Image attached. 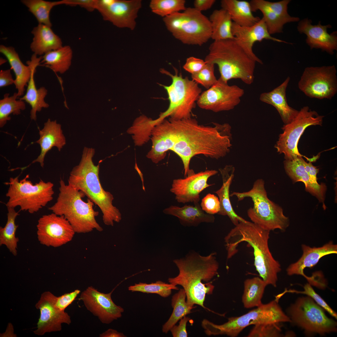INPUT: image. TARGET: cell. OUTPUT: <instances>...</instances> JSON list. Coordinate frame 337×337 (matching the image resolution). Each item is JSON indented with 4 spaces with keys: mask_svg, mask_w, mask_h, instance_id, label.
Instances as JSON below:
<instances>
[{
    "mask_svg": "<svg viewBox=\"0 0 337 337\" xmlns=\"http://www.w3.org/2000/svg\"><path fill=\"white\" fill-rule=\"evenodd\" d=\"M172 119L175 140L171 150L181 159L184 177L190 169V162L194 156L202 154L217 159L230 152L232 146V134L229 124L213 122L212 125H205L199 124L192 117Z\"/></svg>",
    "mask_w": 337,
    "mask_h": 337,
    "instance_id": "obj_1",
    "label": "cell"
},
{
    "mask_svg": "<svg viewBox=\"0 0 337 337\" xmlns=\"http://www.w3.org/2000/svg\"><path fill=\"white\" fill-rule=\"evenodd\" d=\"M173 262L179 273L174 277L168 278L169 283L183 287L188 304L193 306L198 305L210 311L204 303L206 295L213 293L215 286L211 281L218 274L219 264L216 253L203 256L192 252Z\"/></svg>",
    "mask_w": 337,
    "mask_h": 337,
    "instance_id": "obj_2",
    "label": "cell"
},
{
    "mask_svg": "<svg viewBox=\"0 0 337 337\" xmlns=\"http://www.w3.org/2000/svg\"><path fill=\"white\" fill-rule=\"evenodd\" d=\"M235 226L224 238L227 259L231 258L237 253L239 244L247 242L253 249L254 265L259 276L267 285L276 287L278 274L281 268L269 248L270 231L247 220Z\"/></svg>",
    "mask_w": 337,
    "mask_h": 337,
    "instance_id": "obj_3",
    "label": "cell"
},
{
    "mask_svg": "<svg viewBox=\"0 0 337 337\" xmlns=\"http://www.w3.org/2000/svg\"><path fill=\"white\" fill-rule=\"evenodd\" d=\"M95 153L94 149L84 147L80 163L70 173L68 184L81 191L98 206L105 225L113 226L114 222H119L121 220V214L113 204V195L102 186L99 175L100 164L95 165L92 160Z\"/></svg>",
    "mask_w": 337,
    "mask_h": 337,
    "instance_id": "obj_4",
    "label": "cell"
},
{
    "mask_svg": "<svg viewBox=\"0 0 337 337\" xmlns=\"http://www.w3.org/2000/svg\"><path fill=\"white\" fill-rule=\"evenodd\" d=\"M208 49L205 61L217 66L222 80L238 79L247 85L253 83L256 62L234 39L214 41Z\"/></svg>",
    "mask_w": 337,
    "mask_h": 337,
    "instance_id": "obj_5",
    "label": "cell"
},
{
    "mask_svg": "<svg viewBox=\"0 0 337 337\" xmlns=\"http://www.w3.org/2000/svg\"><path fill=\"white\" fill-rule=\"evenodd\" d=\"M59 193L56 203L48 209L58 215H62L69 222L75 232L86 233L94 229L102 231L103 228L97 222L99 212L93 208L94 203L85 196L69 184H66L61 179Z\"/></svg>",
    "mask_w": 337,
    "mask_h": 337,
    "instance_id": "obj_6",
    "label": "cell"
},
{
    "mask_svg": "<svg viewBox=\"0 0 337 337\" xmlns=\"http://www.w3.org/2000/svg\"><path fill=\"white\" fill-rule=\"evenodd\" d=\"M277 300L276 299L269 303L262 304L240 316L230 317L227 322L222 325H216L204 319L202 321V326L208 335H225L235 337L250 325L291 322Z\"/></svg>",
    "mask_w": 337,
    "mask_h": 337,
    "instance_id": "obj_7",
    "label": "cell"
},
{
    "mask_svg": "<svg viewBox=\"0 0 337 337\" xmlns=\"http://www.w3.org/2000/svg\"><path fill=\"white\" fill-rule=\"evenodd\" d=\"M261 179L256 180L251 189L247 192H233L230 196H236L238 201L247 197L253 203L252 207L247 211V215L252 222L267 231L279 229L284 231L290 224L289 218L285 216L282 208L268 198Z\"/></svg>",
    "mask_w": 337,
    "mask_h": 337,
    "instance_id": "obj_8",
    "label": "cell"
},
{
    "mask_svg": "<svg viewBox=\"0 0 337 337\" xmlns=\"http://www.w3.org/2000/svg\"><path fill=\"white\" fill-rule=\"evenodd\" d=\"M174 69V75L164 69L160 70L171 78L172 83L169 85H162L167 92L169 104L167 109L153 120L155 125L168 117L174 120L192 117V110L202 92L197 83L188 77H183L180 73L178 74L175 68Z\"/></svg>",
    "mask_w": 337,
    "mask_h": 337,
    "instance_id": "obj_9",
    "label": "cell"
},
{
    "mask_svg": "<svg viewBox=\"0 0 337 337\" xmlns=\"http://www.w3.org/2000/svg\"><path fill=\"white\" fill-rule=\"evenodd\" d=\"M167 30L182 43L201 46L211 38L209 18L194 7H188L163 18Z\"/></svg>",
    "mask_w": 337,
    "mask_h": 337,
    "instance_id": "obj_10",
    "label": "cell"
},
{
    "mask_svg": "<svg viewBox=\"0 0 337 337\" xmlns=\"http://www.w3.org/2000/svg\"><path fill=\"white\" fill-rule=\"evenodd\" d=\"M29 175L19 181V176L10 178L6 183L9 187L6 196L9 200L7 207L19 206L21 210L33 213L45 206L53 198V184L40 180L35 184L28 180Z\"/></svg>",
    "mask_w": 337,
    "mask_h": 337,
    "instance_id": "obj_11",
    "label": "cell"
},
{
    "mask_svg": "<svg viewBox=\"0 0 337 337\" xmlns=\"http://www.w3.org/2000/svg\"><path fill=\"white\" fill-rule=\"evenodd\" d=\"M324 309L309 296L298 299L288 310L291 322L306 332L324 335L337 331V323L325 315Z\"/></svg>",
    "mask_w": 337,
    "mask_h": 337,
    "instance_id": "obj_12",
    "label": "cell"
},
{
    "mask_svg": "<svg viewBox=\"0 0 337 337\" xmlns=\"http://www.w3.org/2000/svg\"><path fill=\"white\" fill-rule=\"evenodd\" d=\"M324 116L319 115L308 106H305L299 111L296 116L290 123L282 127L283 132L280 134L275 146L277 152L283 154L285 160H291L303 156L299 152L298 144L305 129L311 125H321Z\"/></svg>",
    "mask_w": 337,
    "mask_h": 337,
    "instance_id": "obj_13",
    "label": "cell"
},
{
    "mask_svg": "<svg viewBox=\"0 0 337 337\" xmlns=\"http://www.w3.org/2000/svg\"><path fill=\"white\" fill-rule=\"evenodd\" d=\"M336 72L333 65L307 67L298 82V87L310 98L331 99L337 92Z\"/></svg>",
    "mask_w": 337,
    "mask_h": 337,
    "instance_id": "obj_14",
    "label": "cell"
},
{
    "mask_svg": "<svg viewBox=\"0 0 337 337\" xmlns=\"http://www.w3.org/2000/svg\"><path fill=\"white\" fill-rule=\"evenodd\" d=\"M244 94L238 86L230 85L220 78L213 85L201 94L196 104L203 109L215 112L233 109Z\"/></svg>",
    "mask_w": 337,
    "mask_h": 337,
    "instance_id": "obj_15",
    "label": "cell"
},
{
    "mask_svg": "<svg viewBox=\"0 0 337 337\" xmlns=\"http://www.w3.org/2000/svg\"><path fill=\"white\" fill-rule=\"evenodd\" d=\"M142 5L141 0H96V10L104 20L118 27L133 30Z\"/></svg>",
    "mask_w": 337,
    "mask_h": 337,
    "instance_id": "obj_16",
    "label": "cell"
},
{
    "mask_svg": "<svg viewBox=\"0 0 337 337\" xmlns=\"http://www.w3.org/2000/svg\"><path fill=\"white\" fill-rule=\"evenodd\" d=\"M37 227L39 241L48 247H57L65 244L72 240L76 233L63 216L53 212L41 217Z\"/></svg>",
    "mask_w": 337,
    "mask_h": 337,
    "instance_id": "obj_17",
    "label": "cell"
},
{
    "mask_svg": "<svg viewBox=\"0 0 337 337\" xmlns=\"http://www.w3.org/2000/svg\"><path fill=\"white\" fill-rule=\"evenodd\" d=\"M217 173L215 170H207L195 173L190 169L184 178L173 180L170 191L179 203L199 202L201 193L214 184L208 183V179Z\"/></svg>",
    "mask_w": 337,
    "mask_h": 337,
    "instance_id": "obj_18",
    "label": "cell"
},
{
    "mask_svg": "<svg viewBox=\"0 0 337 337\" xmlns=\"http://www.w3.org/2000/svg\"><path fill=\"white\" fill-rule=\"evenodd\" d=\"M113 291L102 293L92 286H89L82 292L79 299L86 309L101 323L108 324L120 318L124 311L123 308L116 305L112 300Z\"/></svg>",
    "mask_w": 337,
    "mask_h": 337,
    "instance_id": "obj_19",
    "label": "cell"
},
{
    "mask_svg": "<svg viewBox=\"0 0 337 337\" xmlns=\"http://www.w3.org/2000/svg\"><path fill=\"white\" fill-rule=\"evenodd\" d=\"M290 0L271 2L264 0H252L250 2L252 12L260 11L270 35L283 32L287 23L298 22L300 18L291 16L287 11Z\"/></svg>",
    "mask_w": 337,
    "mask_h": 337,
    "instance_id": "obj_20",
    "label": "cell"
},
{
    "mask_svg": "<svg viewBox=\"0 0 337 337\" xmlns=\"http://www.w3.org/2000/svg\"><path fill=\"white\" fill-rule=\"evenodd\" d=\"M232 31L234 39L242 48L256 62L262 64V61L254 53L253 47L256 42L264 39L279 42L292 43L272 37L268 31L263 18L254 25L248 27L241 26L233 22Z\"/></svg>",
    "mask_w": 337,
    "mask_h": 337,
    "instance_id": "obj_21",
    "label": "cell"
},
{
    "mask_svg": "<svg viewBox=\"0 0 337 337\" xmlns=\"http://www.w3.org/2000/svg\"><path fill=\"white\" fill-rule=\"evenodd\" d=\"M319 21L317 25H313L312 20L307 18L299 21L297 29L300 34H305L306 42L310 49H320L330 55L337 50V32L329 34L327 29L332 28L330 24L323 25Z\"/></svg>",
    "mask_w": 337,
    "mask_h": 337,
    "instance_id": "obj_22",
    "label": "cell"
},
{
    "mask_svg": "<svg viewBox=\"0 0 337 337\" xmlns=\"http://www.w3.org/2000/svg\"><path fill=\"white\" fill-rule=\"evenodd\" d=\"M35 306L40 312L37 329L34 331L36 335H42L47 332L60 331L62 324L69 325L71 323L70 316L67 313L56 309L42 295Z\"/></svg>",
    "mask_w": 337,
    "mask_h": 337,
    "instance_id": "obj_23",
    "label": "cell"
},
{
    "mask_svg": "<svg viewBox=\"0 0 337 337\" xmlns=\"http://www.w3.org/2000/svg\"><path fill=\"white\" fill-rule=\"evenodd\" d=\"M303 254L295 262L291 264L286 269L288 275L302 276L309 281H314L312 278L306 276L304 271L307 267L311 268L315 265L320 259L326 255L337 253V245L332 241L320 247H310L305 244L301 246Z\"/></svg>",
    "mask_w": 337,
    "mask_h": 337,
    "instance_id": "obj_24",
    "label": "cell"
},
{
    "mask_svg": "<svg viewBox=\"0 0 337 337\" xmlns=\"http://www.w3.org/2000/svg\"><path fill=\"white\" fill-rule=\"evenodd\" d=\"M303 160L302 157L291 160H285L284 164L286 172L293 182H303L306 190L315 197L320 203H323L325 208L324 202L326 186L324 183L319 184L311 180L305 170Z\"/></svg>",
    "mask_w": 337,
    "mask_h": 337,
    "instance_id": "obj_25",
    "label": "cell"
},
{
    "mask_svg": "<svg viewBox=\"0 0 337 337\" xmlns=\"http://www.w3.org/2000/svg\"><path fill=\"white\" fill-rule=\"evenodd\" d=\"M39 129L40 138L36 142L40 146L41 153L31 164L38 162L43 168L44 158L47 153L54 147H56L60 151L66 144V141L61 125L57 123L56 120L51 121L48 119L44 123L43 128Z\"/></svg>",
    "mask_w": 337,
    "mask_h": 337,
    "instance_id": "obj_26",
    "label": "cell"
},
{
    "mask_svg": "<svg viewBox=\"0 0 337 337\" xmlns=\"http://www.w3.org/2000/svg\"><path fill=\"white\" fill-rule=\"evenodd\" d=\"M290 80V77H287L279 86L270 91L261 93L259 97L261 101L275 108L285 124L291 122L299 112L289 106L287 103L286 91Z\"/></svg>",
    "mask_w": 337,
    "mask_h": 337,
    "instance_id": "obj_27",
    "label": "cell"
},
{
    "mask_svg": "<svg viewBox=\"0 0 337 337\" xmlns=\"http://www.w3.org/2000/svg\"><path fill=\"white\" fill-rule=\"evenodd\" d=\"M42 57H38L33 54L29 61L32 66L31 76L27 86L25 94L19 99L29 104L31 109L30 118L32 120H37V113L40 111L43 108H47L49 105L46 102L45 98L47 94V90L44 86L37 88L34 78L37 67L39 65Z\"/></svg>",
    "mask_w": 337,
    "mask_h": 337,
    "instance_id": "obj_28",
    "label": "cell"
},
{
    "mask_svg": "<svg viewBox=\"0 0 337 337\" xmlns=\"http://www.w3.org/2000/svg\"><path fill=\"white\" fill-rule=\"evenodd\" d=\"M163 212L177 217L180 223L185 227H196L202 223H212L215 220L213 215L207 213L202 210L199 202L182 207L171 205L164 209Z\"/></svg>",
    "mask_w": 337,
    "mask_h": 337,
    "instance_id": "obj_29",
    "label": "cell"
},
{
    "mask_svg": "<svg viewBox=\"0 0 337 337\" xmlns=\"http://www.w3.org/2000/svg\"><path fill=\"white\" fill-rule=\"evenodd\" d=\"M222 176V183L221 187L214 192L218 197L220 210L217 214L227 216L235 226L246 221L234 211L230 200V188L234 176L235 167L232 165H226L219 169Z\"/></svg>",
    "mask_w": 337,
    "mask_h": 337,
    "instance_id": "obj_30",
    "label": "cell"
},
{
    "mask_svg": "<svg viewBox=\"0 0 337 337\" xmlns=\"http://www.w3.org/2000/svg\"><path fill=\"white\" fill-rule=\"evenodd\" d=\"M0 52L6 57L14 72L15 76L14 84L18 96H22L24 95L25 87L27 85L31 75L32 66L29 61L27 62L28 66L24 65L12 46L1 45Z\"/></svg>",
    "mask_w": 337,
    "mask_h": 337,
    "instance_id": "obj_31",
    "label": "cell"
},
{
    "mask_svg": "<svg viewBox=\"0 0 337 337\" xmlns=\"http://www.w3.org/2000/svg\"><path fill=\"white\" fill-rule=\"evenodd\" d=\"M51 27L38 24L32 31L33 37L30 47L34 54L43 55L63 46L61 39L54 33Z\"/></svg>",
    "mask_w": 337,
    "mask_h": 337,
    "instance_id": "obj_32",
    "label": "cell"
},
{
    "mask_svg": "<svg viewBox=\"0 0 337 337\" xmlns=\"http://www.w3.org/2000/svg\"><path fill=\"white\" fill-rule=\"evenodd\" d=\"M222 8L227 11L233 22L241 26H252L260 19L253 14L250 2L238 0H222Z\"/></svg>",
    "mask_w": 337,
    "mask_h": 337,
    "instance_id": "obj_33",
    "label": "cell"
},
{
    "mask_svg": "<svg viewBox=\"0 0 337 337\" xmlns=\"http://www.w3.org/2000/svg\"><path fill=\"white\" fill-rule=\"evenodd\" d=\"M209 19L212 30L211 38L214 41L234 39L232 31L233 22L227 11L222 8L215 10Z\"/></svg>",
    "mask_w": 337,
    "mask_h": 337,
    "instance_id": "obj_34",
    "label": "cell"
},
{
    "mask_svg": "<svg viewBox=\"0 0 337 337\" xmlns=\"http://www.w3.org/2000/svg\"><path fill=\"white\" fill-rule=\"evenodd\" d=\"M73 52L69 46H62L47 52L42 57V62L56 73L63 74L69 68Z\"/></svg>",
    "mask_w": 337,
    "mask_h": 337,
    "instance_id": "obj_35",
    "label": "cell"
},
{
    "mask_svg": "<svg viewBox=\"0 0 337 337\" xmlns=\"http://www.w3.org/2000/svg\"><path fill=\"white\" fill-rule=\"evenodd\" d=\"M267 285L258 277L246 279L244 282L242 302L246 309L257 307L262 304L261 299Z\"/></svg>",
    "mask_w": 337,
    "mask_h": 337,
    "instance_id": "obj_36",
    "label": "cell"
},
{
    "mask_svg": "<svg viewBox=\"0 0 337 337\" xmlns=\"http://www.w3.org/2000/svg\"><path fill=\"white\" fill-rule=\"evenodd\" d=\"M186 294L183 288L173 296L171 305L173 311L168 320L162 326L163 333H168L178 321L191 312L192 310L194 307L188 304L186 300Z\"/></svg>",
    "mask_w": 337,
    "mask_h": 337,
    "instance_id": "obj_37",
    "label": "cell"
},
{
    "mask_svg": "<svg viewBox=\"0 0 337 337\" xmlns=\"http://www.w3.org/2000/svg\"><path fill=\"white\" fill-rule=\"evenodd\" d=\"M7 221L4 227H0V245H5L14 256L17 255V244L19 238L16 236V232L18 226L15 220L19 215L14 208L7 207Z\"/></svg>",
    "mask_w": 337,
    "mask_h": 337,
    "instance_id": "obj_38",
    "label": "cell"
},
{
    "mask_svg": "<svg viewBox=\"0 0 337 337\" xmlns=\"http://www.w3.org/2000/svg\"><path fill=\"white\" fill-rule=\"evenodd\" d=\"M19 97L17 92L11 96L9 94L6 93L0 100V128L3 127L7 121L11 120V114L19 115L21 111L26 109L25 101L20 99L17 100Z\"/></svg>",
    "mask_w": 337,
    "mask_h": 337,
    "instance_id": "obj_39",
    "label": "cell"
},
{
    "mask_svg": "<svg viewBox=\"0 0 337 337\" xmlns=\"http://www.w3.org/2000/svg\"><path fill=\"white\" fill-rule=\"evenodd\" d=\"M22 3L28 9L37 20L39 24L51 27L50 13L55 6L61 4V1L50 2L43 0H22Z\"/></svg>",
    "mask_w": 337,
    "mask_h": 337,
    "instance_id": "obj_40",
    "label": "cell"
},
{
    "mask_svg": "<svg viewBox=\"0 0 337 337\" xmlns=\"http://www.w3.org/2000/svg\"><path fill=\"white\" fill-rule=\"evenodd\" d=\"M128 289L132 292H140L147 294H156L160 296L166 298L171 294L173 290L178 289L176 286L170 283H167L161 281L155 282L148 284L139 282L133 285L129 286Z\"/></svg>",
    "mask_w": 337,
    "mask_h": 337,
    "instance_id": "obj_41",
    "label": "cell"
},
{
    "mask_svg": "<svg viewBox=\"0 0 337 337\" xmlns=\"http://www.w3.org/2000/svg\"><path fill=\"white\" fill-rule=\"evenodd\" d=\"M185 0H151L149 7L154 13L163 18L185 10Z\"/></svg>",
    "mask_w": 337,
    "mask_h": 337,
    "instance_id": "obj_42",
    "label": "cell"
},
{
    "mask_svg": "<svg viewBox=\"0 0 337 337\" xmlns=\"http://www.w3.org/2000/svg\"><path fill=\"white\" fill-rule=\"evenodd\" d=\"M78 289L69 293L56 296L49 291H45L41 295L50 301L58 310L65 311V309L75 300L81 293Z\"/></svg>",
    "mask_w": 337,
    "mask_h": 337,
    "instance_id": "obj_43",
    "label": "cell"
},
{
    "mask_svg": "<svg viewBox=\"0 0 337 337\" xmlns=\"http://www.w3.org/2000/svg\"><path fill=\"white\" fill-rule=\"evenodd\" d=\"M214 64L207 62L202 70L191 75L192 80L207 89H209L214 85L217 81L214 75Z\"/></svg>",
    "mask_w": 337,
    "mask_h": 337,
    "instance_id": "obj_44",
    "label": "cell"
},
{
    "mask_svg": "<svg viewBox=\"0 0 337 337\" xmlns=\"http://www.w3.org/2000/svg\"><path fill=\"white\" fill-rule=\"evenodd\" d=\"M258 324L254 325L249 333L248 337H276L283 335L280 324Z\"/></svg>",
    "mask_w": 337,
    "mask_h": 337,
    "instance_id": "obj_45",
    "label": "cell"
},
{
    "mask_svg": "<svg viewBox=\"0 0 337 337\" xmlns=\"http://www.w3.org/2000/svg\"><path fill=\"white\" fill-rule=\"evenodd\" d=\"M304 290L298 291L295 290L286 289L284 292L278 296L279 298L286 293H296L305 294L312 298L319 305L327 311L331 316L337 319V314L323 300L322 298L313 289L310 283H307L303 286Z\"/></svg>",
    "mask_w": 337,
    "mask_h": 337,
    "instance_id": "obj_46",
    "label": "cell"
},
{
    "mask_svg": "<svg viewBox=\"0 0 337 337\" xmlns=\"http://www.w3.org/2000/svg\"><path fill=\"white\" fill-rule=\"evenodd\" d=\"M200 206L206 213L211 215L218 214L220 210V204L218 197L209 193L201 200Z\"/></svg>",
    "mask_w": 337,
    "mask_h": 337,
    "instance_id": "obj_47",
    "label": "cell"
},
{
    "mask_svg": "<svg viewBox=\"0 0 337 337\" xmlns=\"http://www.w3.org/2000/svg\"><path fill=\"white\" fill-rule=\"evenodd\" d=\"M207 63L206 61L201 59L190 56L186 59L183 68L184 70L192 75L200 71Z\"/></svg>",
    "mask_w": 337,
    "mask_h": 337,
    "instance_id": "obj_48",
    "label": "cell"
},
{
    "mask_svg": "<svg viewBox=\"0 0 337 337\" xmlns=\"http://www.w3.org/2000/svg\"><path fill=\"white\" fill-rule=\"evenodd\" d=\"M62 4L71 6H79L92 12L96 10V0H62Z\"/></svg>",
    "mask_w": 337,
    "mask_h": 337,
    "instance_id": "obj_49",
    "label": "cell"
},
{
    "mask_svg": "<svg viewBox=\"0 0 337 337\" xmlns=\"http://www.w3.org/2000/svg\"><path fill=\"white\" fill-rule=\"evenodd\" d=\"M190 318L185 316L182 318L178 325L173 326L170 330L173 337H187L188 333L186 330V325Z\"/></svg>",
    "mask_w": 337,
    "mask_h": 337,
    "instance_id": "obj_50",
    "label": "cell"
},
{
    "mask_svg": "<svg viewBox=\"0 0 337 337\" xmlns=\"http://www.w3.org/2000/svg\"><path fill=\"white\" fill-rule=\"evenodd\" d=\"M15 80L13 78L10 69L1 70L0 71V87H6L14 84Z\"/></svg>",
    "mask_w": 337,
    "mask_h": 337,
    "instance_id": "obj_51",
    "label": "cell"
},
{
    "mask_svg": "<svg viewBox=\"0 0 337 337\" xmlns=\"http://www.w3.org/2000/svg\"><path fill=\"white\" fill-rule=\"evenodd\" d=\"M216 1L215 0H195L193 2V7L202 12L211 8Z\"/></svg>",
    "mask_w": 337,
    "mask_h": 337,
    "instance_id": "obj_52",
    "label": "cell"
},
{
    "mask_svg": "<svg viewBox=\"0 0 337 337\" xmlns=\"http://www.w3.org/2000/svg\"><path fill=\"white\" fill-rule=\"evenodd\" d=\"M303 162L305 170L310 179L314 183H318L317 174L319 172V169L313 166L310 162L307 163L304 159Z\"/></svg>",
    "mask_w": 337,
    "mask_h": 337,
    "instance_id": "obj_53",
    "label": "cell"
},
{
    "mask_svg": "<svg viewBox=\"0 0 337 337\" xmlns=\"http://www.w3.org/2000/svg\"><path fill=\"white\" fill-rule=\"evenodd\" d=\"M100 337H126L123 333L120 332L117 330L109 329L99 335Z\"/></svg>",
    "mask_w": 337,
    "mask_h": 337,
    "instance_id": "obj_54",
    "label": "cell"
},
{
    "mask_svg": "<svg viewBox=\"0 0 337 337\" xmlns=\"http://www.w3.org/2000/svg\"><path fill=\"white\" fill-rule=\"evenodd\" d=\"M0 65H2V64H4L5 63L6 61H7V60L1 58H0Z\"/></svg>",
    "mask_w": 337,
    "mask_h": 337,
    "instance_id": "obj_55",
    "label": "cell"
}]
</instances>
